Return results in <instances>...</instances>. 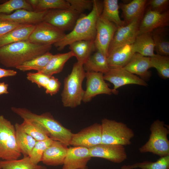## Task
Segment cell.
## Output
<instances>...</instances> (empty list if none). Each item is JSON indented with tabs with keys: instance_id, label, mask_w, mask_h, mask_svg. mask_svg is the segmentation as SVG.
I'll use <instances>...</instances> for the list:
<instances>
[{
	"instance_id": "2",
	"label": "cell",
	"mask_w": 169,
	"mask_h": 169,
	"mask_svg": "<svg viewBox=\"0 0 169 169\" xmlns=\"http://www.w3.org/2000/svg\"><path fill=\"white\" fill-rule=\"evenodd\" d=\"M103 8V1L93 0V8L90 12L86 15L82 14L71 31L54 45L58 50L61 51L67 45L75 41H94L96 35L97 21Z\"/></svg>"
},
{
	"instance_id": "29",
	"label": "cell",
	"mask_w": 169,
	"mask_h": 169,
	"mask_svg": "<svg viewBox=\"0 0 169 169\" xmlns=\"http://www.w3.org/2000/svg\"><path fill=\"white\" fill-rule=\"evenodd\" d=\"M14 126L16 141L20 151L24 156H29L37 141L23 130L20 124L16 123Z\"/></svg>"
},
{
	"instance_id": "13",
	"label": "cell",
	"mask_w": 169,
	"mask_h": 169,
	"mask_svg": "<svg viewBox=\"0 0 169 169\" xmlns=\"http://www.w3.org/2000/svg\"><path fill=\"white\" fill-rule=\"evenodd\" d=\"M105 80L112 84L113 89H117L123 86L131 84L147 86L148 84L144 80L134 74L123 68H110L109 71L104 74Z\"/></svg>"
},
{
	"instance_id": "5",
	"label": "cell",
	"mask_w": 169,
	"mask_h": 169,
	"mask_svg": "<svg viewBox=\"0 0 169 169\" xmlns=\"http://www.w3.org/2000/svg\"><path fill=\"white\" fill-rule=\"evenodd\" d=\"M151 134L148 141L139 148L141 153H151L160 157L169 155V130L164 122L155 120L150 127Z\"/></svg>"
},
{
	"instance_id": "16",
	"label": "cell",
	"mask_w": 169,
	"mask_h": 169,
	"mask_svg": "<svg viewBox=\"0 0 169 169\" xmlns=\"http://www.w3.org/2000/svg\"><path fill=\"white\" fill-rule=\"evenodd\" d=\"M169 25V10L160 13L149 9L140 20L138 35L150 33L156 29Z\"/></svg>"
},
{
	"instance_id": "12",
	"label": "cell",
	"mask_w": 169,
	"mask_h": 169,
	"mask_svg": "<svg viewBox=\"0 0 169 169\" xmlns=\"http://www.w3.org/2000/svg\"><path fill=\"white\" fill-rule=\"evenodd\" d=\"M101 124L95 123L73 134L70 145L90 148L101 143Z\"/></svg>"
},
{
	"instance_id": "21",
	"label": "cell",
	"mask_w": 169,
	"mask_h": 169,
	"mask_svg": "<svg viewBox=\"0 0 169 169\" xmlns=\"http://www.w3.org/2000/svg\"><path fill=\"white\" fill-rule=\"evenodd\" d=\"M123 68L134 74L140 76V78L145 80L149 79L151 75L148 71L151 68L150 57L135 53Z\"/></svg>"
},
{
	"instance_id": "31",
	"label": "cell",
	"mask_w": 169,
	"mask_h": 169,
	"mask_svg": "<svg viewBox=\"0 0 169 169\" xmlns=\"http://www.w3.org/2000/svg\"><path fill=\"white\" fill-rule=\"evenodd\" d=\"M33 11H41L54 9L71 8L67 0H27Z\"/></svg>"
},
{
	"instance_id": "17",
	"label": "cell",
	"mask_w": 169,
	"mask_h": 169,
	"mask_svg": "<svg viewBox=\"0 0 169 169\" xmlns=\"http://www.w3.org/2000/svg\"><path fill=\"white\" fill-rule=\"evenodd\" d=\"M48 10L35 11L18 9L9 14H0V20L10 21L22 24L35 25L44 21Z\"/></svg>"
},
{
	"instance_id": "33",
	"label": "cell",
	"mask_w": 169,
	"mask_h": 169,
	"mask_svg": "<svg viewBox=\"0 0 169 169\" xmlns=\"http://www.w3.org/2000/svg\"><path fill=\"white\" fill-rule=\"evenodd\" d=\"M0 166L2 169H47L44 166L32 163L29 156L19 160L0 161Z\"/></svg>"
},
{
	"instance_id": "30",
	"label": "cell",
	"mask_w": 169,
	"mask_h": 169,
	"mask_svg": "<svg viewBox=\"0 0 169 169\" xmlns=\"http://www.w3.org/2000/svg\"><path fill=\"white\" fill-rule=\"evenodd\" d=\"M103 8L100 15L114 23L117 27L125 25L119 14V6L117 0H104L103 1Z\"/></svg>"
},
{
	"instance_id": "14",
	"label": "cell",
	"mask_w": 169,
	"mask_h": 169,
	"mask_svg": "<svg viewBox=\"0 0 169 169\" xmlns=\"http://www.w3.org/2000/svg\"><path fill=\"white\" fill-rule=\"evenodd\" d=\"M89 149L91 157L101 158L115 163H121L127 158L124 146L121 145L100 144Z\"/></svg>"
},
{
	"instance_id": "3",
	"label": "cell",
	"mask_w": 169,
	"mask_h": 169,
	"mask_svg": "<svg viewBox=\"0 0 169 169\" xmlns=\"http://www.w3.org/2000/svg\"><path fill=\"white\" fill-rule=\"evenodd\" d=\"M11 110L23 120L34 122L41 126L49 137L54 141L61 142L67 146L70 145L73 133L55 119L49 112L38 115L24 108L13 107Z\"/></svg>"
},
{
	"instance_id": "34",
	"label": "cell",
	"mask_w": 169,
	"mask_h": 169,
	"mask_svg": "<svg viewBox=\"0 0 169 169\" xmlns=\"http://www.w3.org/2000/svg\"><path fill=\"white\" fill-rule=\"evenodd\" d=\"M20 125L23 130L37 141L44 140L49 138L44 129L37 123L24 120Z\"/></svg>"
},
{
	"instance_id": "36",
	"label": "cell",
	"mask_w": 169,
	"mask_h": 169,
	"mask_svg": "<svg viewBox=\"0 0 169 169\" xmlns=\"http://www.w3.org/2000/svg\"><path fill=\"white\" fill-rule=\"evenodd\" d=\"M20 9L33 11L31 5L25 0H10L0 4V14H9Z\"/></svg>"
},
{
	"instance_id": "46",
	"label": "cell",
	"mask_w": 169,
	"mask_h": 169,
	"mask_svg": "<svg viewBox=\"0 0 169 169\" xmlns=\"http://www.w3.org/2000/svg\"><path fill=\"white\" fill-rule=\"evenodd\" d=\"M120 169H133L131 165H124L121 166Z\"/></svg>"
},
{
	"instance_id": "8",
	"label": "cell",
	"mask_w": 169,
	"mask_h": 169,
	"mask_svg": "<svg viewBox=\"0 0 169 169\" xmlns=\"http://www.w3.org/2000/svg\"><path fill=\"white\" fill-rule=\"evenodd\" d=\"M82 14L71 8L48 10L44 21L64 32L72 30Z\"/></svg>"
},
{
	"instance_id": "18",
	"label": "cell",
	"mask_w": 169,
	"mask_h": 169,
	"mask_svg": "<svg viewBox=\"0 0 169 169\" xmlns=\"http://www.w3.org/2000/svg\"><path fill=\"white\" fill-rule=\"evenodd\" d=\"M89 148L81 146L68 148L62 169H81L86 166L91 158Z\"/></svg>"
},
{
	"instance_id": "23",
	"label": "cell",
	"mask_w": 169,
	"mask_h": 169,
	"mask_svg": "<svg viewBox=\"0 0 169 169\" xmlns=\"http://www.w3.org/2000/svg\"><path fill=\"white\" fill-rule=\"evenodd\" d=\"M35 25L23 24L0 37V47L14 43L28 40Z\"/></svg>"
},
{
	"instance_id": "22",
	"label": "cell",
	"mask_w": 169,
	"mask_h": 169,
	"mask_svg": "<svg viewBox=\"0 0 169 169\" xmlns=\"http://www.w3.org/2000/svg\"><path fill=\"white\" fill-rule=\"evenodd\" d=\"M147 2L146 0H133L127 3H119L126 24L142 18Z\"/></svg>"
},
{
	"instance_id": "15",
	"label": "cell",
	"mask_w": 169,
	"mask_h": 169,
	"mask_svg": "<svg viewBox=\"0 0 169 169\" xmlns=\"http://www.w3.org/2000/svg\"><path fill=\"white\" fill-rule=\"evenodd\" d=\"M141 19H136L128 24L117 27L110 44L108 53L117 47L134 43L138 34Z\"/></svg>"
},
{
	"instance_id": "40",
	"label": "cell",
	"mask_w": 169,
	"mask_h": 169,
	"mask_svg": "<svg viewBox=\"0 0 169 169\" xmlns=\"http://www.w3.org/2000/svg\"><path fill=\"white\" fill-rule=\"evenodd\" d=\"M71 8L80 14L86 10H91L93 0H67Z\"/></svg>"
},
{
	"instance_id": "42",
	"label": "cell",
	"mask_w": 169,
	"mask_h": 169,
	"mask_svg": "<svg viewBox=\"0 0 169 169\" xmlns=\"http://www.w3.org/2000/svg\"><path fill=\"white\" fill-rule=\"evenodd\" d=\"M61 84L58 79L53 76H51L45 88L46 93L51 96L55 95L59 91Z\"/></svg>"
},
{
	"instance_id": "32",
	"label": "cell",
	"mask_w": 169,
	"mask_h": 169,
	"mask_svg": "<svg viewBox=\"0 0 169 169\" xmlns=\"http://www.w3.org/2000/svg\"><path fill=\"white\" fill-rule=\"evenodd\" d=\"M53 55L48 51L23 63L16 68L23 72L30 70L40 72L46 66Z\"/></svg>"
},
{
	"instance_id": "6",
	"label": "cell",
	"mask_w": 169,
	"mask_h": 169,
	"mask_svg": "<svg viewBox=\"0 0 169 169\" xmlns=\"http://www.w3.org/2000/svg\"><path fill=\"white\" fill-rule=\"evenodd\" d=\"M102 128L101 143L125 146L131 144L134 136L132 130L126 124L115 120L104 118L101 124Z\"/></svg>"
},
{
	"instance_id": "43",
	"label": "cell",
	"mask_w": 169,
	"mask_h": 169,
	"mask_svg": "<svg viewBox=\"0 0 169 169\" xmlns=\"http://www.w3.org/2000/svg\"><path fill=\"white\" fill-rule=\"evenodd\" d=\"M22 25L10 21L0 20V37Z\"/></svg>"
},
{
	"instance_id": "38",
	"label": "cell",
	"mask_w": 169,
	"mask_h": 169,
	"mask_svg": "<svg viewBox=\"0 0 169 169\" xmlns=\"http://www.w3.org/2000/svg\"><path fill=\"white\" fill-rule=\"evenodd\" d=\"M54 140L49 138L44 140L37 141L29 156L31 161L38 164L41 161L43 154L46 150L52 143Z\"/></svg>"
},
{
	"instance_id": "27",
	"label": "cell",
	"mask_w": 169,
	"mask_h": 169,
	"mask_svg": "<svg viewBox=\"0 0 169 169\" xmlns=\"http://www.w3.org/2000/svg\"><path fill=\"white\" fill-rule=\"evenodd\" d=\"M135 53L151 57L154 56L155 45L151 33L138 35L133 43Z\"/></svg>"
},
{
	"instance_id": "1",
	"label": "cell",
	"mask_w": 169,
	"mask_h": 169,
	"mask_svg": "<svg viewBox=\"0 0 169 169\" xmlns=\"http://www.w3.org/2000/svg\"><path fill=\"white\" fill-rule=\"evenodd\" d=\"M52 45H44L28 40L0 47V63L7 68H15L23 63L49 51Z\"/></svg>"
},
{
	"instance_id": "47",
	"label": "cell",
	"mask_w": 169,
	"mask_h": 169,
	"mask_svg": "<svg viewBox=\"0 0 169 169\" xmlns=\"http://www.w3.org/2000/svg\"><path fill=\"white\" fill-rule=\"evenodd\" d=\"M81 169H88V167L87 166H86L85 167Z\"/></svg>"
},
{
	"instance_id": "44",
	"label": "cell",
	"mask_w": 169,
	"mask_h": 169,
	"mask_svg": "<svg viewBox=\"0 0 169 169\" xmlns=\"http://www.w3.org/2000/svg\"><path fill=\"white\" fill-rule=\"evenodd\" d=\"M17 72L12 69H7L0 67V79L3 77H12L15 76Z\"/></svg>"
},
{
	"instance_id": "19",
	"label": "cell",
	"mask_w": 169,
	"mask_h": 169,
	"mask_svg": "<svg viewBox=\"0 0 169 169\" xmlns=\"http://www.w3.org/2000/svg\"><path fill=\"white\" fill-rule=\"evenodd\" d=\"M66 145L54 141L44 152L41 160L47 166L63 165L68 148Z\"/></svg>"
},
{
	"instance_id": "25",
	"label": "cell",
	"mask_w": 169,
	"mask_h": 169,
	"mask_svg": "<svg viewBox=\"0 0 169 169\" xmlns=\"http://www.w3.org/2000/svg\"><path fill=\"white\" fill-rule=\"evenodd\" d=\"M167 27L156 29L151 33L155 45L156 54L166 56L169 55V28Z\"/></svg>"
},
{
	"instance_id": "26",
	"label": "cell",
	"mask_w": 169,
	"mask_h": 169,
	"mask_svg": "<svg viewBox=\"0 0 169 169\" xmlns=\"http://www.w3.org/2000/svg\"><path fill=\"white\" fill-rule=\"evenodd\" d=\"M85 71L100 72L103 74L110 70L107 57L101 52L97 51L91 55L83 64Z\"/></svg>"
},
{
	"instance_id": "39",
	"label": "cell",
	"mask_w": 169,
	"mask_h": 169,
	"mask_svg": "<svg viewBox=\"0 0 169 169\" xmlns=\"http://www.w3.org/2000/svg\"><path fill=\"white\" fill-rule=\"evenodd\" d=\"M51 76L39 72L36 73L28 72L27 74L28 80L36 84L38 87H43L44 89L48 84Z\"/></svg>"
},
{
	"instance_id": "28",
	"label": "cell",
	"mask_w": 169,
	"mask_h": 169,
	"mask_svg": "<svg viewBox=\"0 0 169 169\" xmlns=\"http://www.w3.org/2000/svg\"><path fill=\"white\" fill-rule=\"evenodd\" d=\"M74 56L73 53L71 51L64 53L53 54L45 67L39 72L50 76L59 73L62 70L65 63Z\"/></svg>"
},
{
	"instance_id": "37",
	"label": "cell",
	"mask_w": 169,
	"mask_h": 169,
	"mask_svg": "<svg viewBox=\"0 0 169 169\" xmlns=\"http://www.w3.org/2000/svg\"><path fill=\"white\" fill-rule=\"evenodd\" d=\"M131 166L133 169H169V155L160 157L155 162L144 161L135 163Z\"/></svg>"
},
{
	"instance_id": "9",
	"label": "cell",
	"mask_w": 169,
	"mask_h": 169,
	"mask_svg": "<svg viewBox=\"0 0 169 169\" xmlns=\"http://www.w3.org/2000/svg\"><path fill=\"white\" fill-rule=\"evenodd\" d=\"M65 35L64 32L43 21L35 25L28 40L37 44L52 45L61 40Z\"/></svg>"
},
{
	"instance_id": "41",
	"label": "cell",
	"mask_w": 169,
	"mask_h": 169,
	"mask_svg": "<svg viewBox=\"0 0 169 169\" xmlns=\"http://www.w3.org/2000/svg\"><path fill=\"white\" fill-rule=\"evenodd\" d=\"M149 6L150 9L162 13L169 10V0H147L146 6Z\"/></svg>"
},
{
	"instance_id": "35",
	"label": "cell",
	"mask_w": 169,
	"mask_h": 169,
	"mask_svg": "<svg viewBox=\"0 0 169 169\" xmlns=\"http://www.w3.org/2000/svg\"><path fill=\"white\" fill-rule=\"evenodd\" d=\"M151 68H155L159 76L164 79L169 78V56L155 54L150 57Z\"/></svg>"
},
{
	"instance_id": "45",
	"label": "cell",
	"mask_w": 169,
	"mask_h": 169,
	"mask_svg": "<svg viewBox=\"0 0 169 169\" xmlns=\"http://www.w3.org/2000/svg\"><path fill=\"white\" fill-rule=\"evenodd\" d=\"M8 84L4 82H0V95L3 94H8Z\"/></svg>"
},
{
	"instance_id": "48",
	"label": "cell",
	"mask_w": 169,
	"mask_h": 169,
	"mask_svg": "<svg viewBox=\"0 0 169 169\" xmlns=\"http://www.w3.org/2000/svg\"><path fill=\"white\" fill-rule=\"evenodd\" d=\"M0 169H2L0 166Z\"/></svg>"
},
{
	"instance_id": "10",
	"label": "cell",
	"mask_w": 169,
	"mask_h": 169,
	"mask_svg": "<svg viewBox=\"0 0 169 169\" xmlns=\"http://www.w3.org/2000/svg\"><path fill=\"white\" fill-rule=\"evenodd\" d=\"M86 89L82 101L87 103L97 95L101 94L111 95L118 94V91H115L110 88L104 78V74L100 72H86Z\"/></svg>"
},
{
	"instance_id": "24",
	"label": "cell",
	"mask_w": 169,
	"mask_h": 169,
	"mask_svg": "<svg viewBox=\"0 0 169 169\" xmlns=\"http://www.w3.org/2000/svg\"><path fill=\"white\" fill-rule=\"evenodd\" d=\"M93 40H80L74 41L69 45V49L77 59V62L83 65L95 48Z\"/></svg>"
},
{
	"instance_id": "20",
	"label": "cell",
	"mask_w": 169,
	"mask_h": 169,
	"mask_svg": "<svg viewBox=\"0 0 169 169\" xmlns=\"http://www.w3.org/2000/svg\"><path fill=\"white\" fill-rule=\"evenodd\" d=\"M135 53L133 44H126L115 48L109 52L107 57L110 68H123Z\"/></svg>"
},
{
	"instance_id": "11",
	"label": "cell",
	"mask_w": 169,
	"mask_h": 169,
	"mask_svg": "<svg viewBox=\"0 0 169 169\" xmlns=\"http://www.w3.org/2000/svg\"><path fill=\"white\" fill-rule=\"evenodd\" d=\"M117 26L113 23L102 17L98 18L96 26V35L94 43L95 49L106 57L110 43Z\"/></svg>"
},
{
	"instance_id": "4",
	"label": "cell",
	"mask_w": 169,
	"mask_h": 169,
	"mask_svg": "<svg viewBox=\"0 0 169 169\" xmlns=\"http://www.w3.org/2000/svg\"><path fill=\"white\" fill-rule=\"evenodd\" d=\"M85 77L83 65L77 62L74 64L70 73L64 79L61 98L64 107L74 108L81 104L85 91L82 83Z\"/></svg>"
},
{
	"instance_id": "7",
	"label": "cell",
	"mask_w": 169,
	"mask_h": 169,
	"mask_svg": "<svg viewBox=\"0 0 169 169\" xmlns=\"http://www.w3.org/2000/svg\"><path fill=\"white\" fill-rule=\"evenodd\" d=\"M21 155L16 141L15 126L0 115V159L17 160Z\"/></svg>"
}]
</instances>
